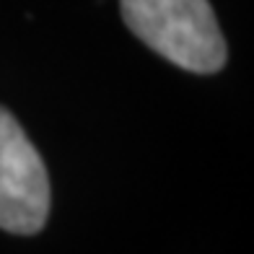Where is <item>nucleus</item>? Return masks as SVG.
Returning a JSON list of instances; mask_svg holds the SVG:
<instances>
[{
    "label": "nucleus",
    "mask_w": 254,
    "mask_h": 254,
    "mask_svg": "<svg viewBox=\"0 0 254 254\" xmlns=\"http://www.w3.org/2000/svg\"><path fill=\"white\" fill-rule=\"evenodd\" d=\"M125 24L182 70L210 75L226 65V39L207 0H120Z\"/></svg>",
    "instance_id": "f257e3e1"
},
{
    "label": "nucleus",
    "mask_w": 254,
    "mask_h": 254,
    "mask_svg": "<svg viewBox=\"0 0 254 254\" xmlns=\"http://www.w3.org/2000/svg\"><path fill=\"white\" fill-rule=\"evenodd\" d=\"M50 177L24 127L0 107V228L34 236L50 218Z\"/></svg>",
    "instance_id": "f03ea898"
}]
</instances>
